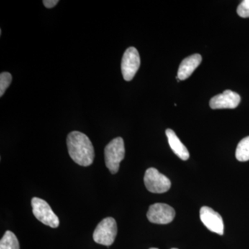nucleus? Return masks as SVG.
<instances>
[{
  "label": "nucleus",
  "mask_w": 249,
  "mask_h": 249,
  "mask_svg": "<svg viewBox=\"0 0 249 249\" xmlns=\"http://www.w3.org/2000/svg\"><path fill=\"white\" fill-rule=\"evenodd\" d=\"M69 155L73 161L81 166L92 164L95 153L92 143L86 134L73 131L67 139Z\"/></svg>",
  "instance_id": "obj_1"
},
{
  "label": "nucleus",
  "mask_w": 249,
  "mask_h": 249,
  "mask_svg": "<svg viewBox=\"0 0 249 249\" xmlns=\"http://www.w3.org/2000/svg\"><path fill=\"white\" fill-rule=\"evenodd\" d=\"M235 157L239 161L245 162L249 160V136L239 142L236 149Z\"/></svg>",
  "instance_id": "obj_13"
},
{
  "label": "nucleus",
  "mask_w": 249,
  "mask_h": 249,
  "mask_svg": "<svg viewBox=\"0 0 249 249\" xmlns=\"http://www.w3.org/2000/svg\"><path fill=\"white\" fill-rule=\"evenodd\" d=\"M199 216L201 222L211 232L222 235L224 231V222L222 216L209 206L201 208Z\"/></svg>",
  "instance_id": "obj_8"
},
{
  "label": "nucleus",
  "mask_w": 249,
  "mask_h": 249,
  "mask_svg": "<svg viewBox=\"0 0 249 249\" xmlns=\"http://www.w3.org/2000/svg\"><path fill=\"white\" fill-rule=\"evenodd\" d=\"M175 217V211L166 204L157 203L149 208L147 217L150 222L157 224H167L173 222Z\"/></svg>",
  "instance_id": "obj_7"
},
{
  "label": "nucleus",
  "mask_w": 249,
  "mask_h": 249,
  "mask_svg": "<svg viewBox=\"0 0 249 249\" xmlns=\"http://www.w3.org/2000/svg\"><path fill=\"white\" fill-rule=\"evenodd\" d=\"M241 97L238 93L231 90H226L222 93L214 96L210 101V107L213 109H235L239 106Z\"/></svg>",
  "instance_id": "obj_9"
},
{
  "label": "nucleus",
  "mask_w": 249,
  "mask_h": 249,
  "mask_svg": "<svg viewBox=\"0 0 249 249\" xmlns=\"http://www.w3.org/2000/svg\"><path fill=\"white\" fill-rule=\"evenodd\" d=\"M12 82V76L9 72H2L0 74V96H2Z\"/></svg>",
  "instance_id": "obj_14"
},
{
  "label": "nucleus",
  "mask_w": 249,
  "mask_h": 249,
  "mask_svg": "<svg viewBox=\"0 0 249 249\" xmlns=\"http://www.w3.org/2000/svg\"><path fill=\"white\" fill-rule=\"evenodd\" d=\"M237 13L240 17L249 18V0H244L237 7Z\"/></svg>",
  "instance_id": "obj_15"
},
{
  "label": "nucleus",
  "mask_w": 249,
  "mask_h": 249,
  "mask_svg": "<svg viewBox=\"0 0 249 249\" xmlns=\"http://www.w3.org/2000/svg\"><path fill=\"white\" fill-rule=\"evenodd\" d=\"M141 65L140 55L135 47H129L124 52L121 61V71L126 81L133 79Z\"/></svg>",
  "instance_id": "obj_6"
},
{
  "label": "nucleus",
  "mask_w": 249,
  "mask_h": 249,
  "mask_svg": "<svg viewBox=\"0 0 249 249\" xmlns=\"http://www.w3.org/2000/svg\"><path fill=\"white\" fill-rule=\"evenodd\" d=\"M157 249V248H151V249Z\"/></svg>",
  "instance_id": "obj_17"
},
{
  "label": "nucleus",
  "mask_w": 249,
  "mask_h": 249,
  "mask_svg": "<svg viewBox=\"0 0 249 249\" xmlns=\"http://www.w3.org/2000/svg\"><path fill=\"white\" fill-rule=\"evenodd\" d=\"M202 60L200 54H193L187 57L180 64L178 67V80H184L189 78L195 70L199 67Z\"/></svg>",
  "instance_id": "obj_10"
},
{
  "label": "nucleus",
  "mask_w": 249,
  "mask_h": 249,
  "mask_svg": "<svg viewBox=\"0 0 249 249\" xmlns=\"http://www.w3.org/2000/svg\"><path fill=\"white\" fill-rule=\"evenodd\" d=\"M178 249L173 248V249Z\"/></svg>",
  "instance_id": "obj_18"
},
{
  "label": "nucleus",
  "mask_w": 249,
  "mask_h": 249,
  "mask_svg": "<svg viewBox=\"0 0 249 249\" xmlns=\"http://www.w3.org/2000/svg\"><path fill=\"white\" fill-rule=\"evenodd\" d=\"M0 249H19V244L17 237L10 231L5 232L0 241Z\"/></svg>",
  "instance_id": "obj_12"
},
{
  "label": "nucleus",
  "mask_w": 249,
  "mask_h": 249,
  "mask_svg": "<svg viewBox=\"0 0 249 249\" xmlns=\"http://www.w3.org/2000/svg\"><path fill=\"white\" fill-rule=\"evenodd\" d=\"M165 134L168 139V143H169L174 153L181 160H188L190 157L189 152L186 147L183 145L182 142L178 138V136L173 129H167L165 131Z\"/></svg>",
  "instance_id": "obj_11"
},
{
  "label": "nucleus",
  "mask_w": 249,
  "mask_h": 249,
  "mask_svg": "<svg viewBox=\"0 0 249 249\" xmlns=\"http://www.w3.org/2000/svg\"><path fill=\"white\" fill-rule=\"evenodd\" d=\"M125 155L124 141L121 137L113 139L105 148L106 166L111 174H116L120 168L121 160Z\"/></svg>",
  "instance_id": "obj_2"
},
{
  "label": "nucleus",
  "mask_w": 249,
  "mask_h": 249,
  "mask_svg": "<svg viewBox=\"0 0 249 249\" xmlns=\"http://www.w3.org/2000/svg\"><path fill=\"white\" fill-rule=\"evenodd\" d=\"M117 235V224L112 217L103 219L98 224L93 234L95 242L99 245L109 247L114 243Z\"/></svg>",
  "instance_id": "obj_3"
},
{
  "label": "nucleus",
  "mask_w": 249,
  "mask_h": 249,
  "mask_svg": "<svg viewBox=\"0 0 249 249\" xmlns=\"http://www.w3.org/2000/svg\"><path fill=\"white\" fill-rule=\"evenodd\" d=\"M144 183L147 191L159 194L169 191L171 187L169 178L154 168H148L145 171Z\"/></svg>",
  "instance_id": "obj_5"
},
{
  "label": "nucleus",
  "mask_w": 249,
  "mask_h": 249,
  "mask_svg": "<svg viewBox=\"0 0 249 249\" xmlns=\"http://www.w3.org/2000/svg\"><path fill=\"white\" fill-rule=\"evenodd\" d=\"M59 2L58 0H43L42 3H43L44 6H45L47 9H52Z\"/></svg>",
  "instance_id": "obj_16"
},
{
  "label": "nucleus",
  "mask_w": 249,
  "mask_h": 249,
  "mask_svg": "<svg viewBox=\"0 0 249 249\" xmlns=\"http://www.w3.org/2000/svg\"><path fill=\"white\" fill-rule=\"evenodd\" d=\"M31 206L33 213L40 222L53 229L58 227L60 224L58 217L47 201L38 197H34L31 200Z\"/></svg>",
  "instance_id": "obj_4"
}]
</instances>
